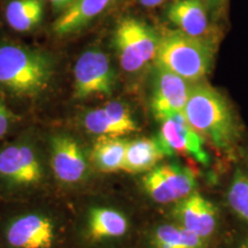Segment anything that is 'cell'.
<instances>
[{
    "label": "cell",
    "instance_id": "1",
    "mask_svg": "<svg viewBox=\"0 0 248 248\" xmlns=\"http://www.w3.org/2000/svg\"><path fill=\"white\" fill-rule=\"evenodd\" d=\"M55 75L53 57L42 49L13 42L0 43V89L20 98L47 91Z\"/></svg>",
    "mask_w": 248,
    "mask_h": 248
},
{
    "label": "cell",
    "instance_id": "2",
    "mask_svg": "<svg viewBox=\"0 0 248 248\" xmlns=\"http://www.w3.org/2000/svg\"><path fill=\"white\" fill-rule=\"evenodd\" d=\"M183 114L192 128L214 146L229 148L237 140L238 124L230 101L206 79L192 84Z\"/></svg>",
    "mask_w": 248,
    "mask_h": 248
},
{
    "label": "cell",
    "instance_id": "3",
    "mask_svg": "<svg viewBox=\"0 0 248 248\" xmlns=\"http://www.w3.org/2000/svg\"><path fill=\"white\" fill-rule=\"evenodd\" d=\"M218 46L190 37L173 28H160V42L154 64L190 83L206 79L212 71Z\"/></svg>",
    "mask_w": 248,
    "mask_h": 248
},
{
    "label": "cell",
    "instance_id": "4",
    "mask_svg": "<svg viewBox=\"0 0 248 248\" xmlns=\"http://www.w3.org/2000/svg\"><path fill=\"white\" fill-rule=\"evenodd\" d=\"M159 42L160 28L133 14L121 15L111 33L121 69L129 75H137L154 64Z\"/></svg>",
    "mask_w": 248,
    "mask_h": 248
},
{
    "label": "cell",
    "instance_id": "5",
    "mask_svg": "<svg viewBox=\"0 0 248 248\" xmlns=\"http://www.w3.org/2000/svg\"><path fill=\"white\" fill-rule=\"evenodd\" d=\"M170 28L219 46L228 26L219 22L203 0H170L162 6Z\"/></svg>",
    "mask_w": 248,
    "mask_h": 248
},
{
    "label": "cell",
    "instance_id": "6",
    "mask_svg": "<svg viewBox=\"0 0 248 248\" xmlns=\"http://www.w3.org/2000/svg\"><path fill=\"white\" fill-rule=\"evenodd\" d=\"M116 70L104 49L90 47L77 59L74 67V93L78 99L104 98L113 94Z\"/></svg>",
    "mask_w": 248,
    "mask_h": 248
},
{
    "label": "cell",
    "instance_id": "7",
    "mask_svg": "<svg viewBox=\"0 0 248 248\" xmlns=\"http://www.w3.org/2000/svg\"><path fill=\"white\" fill-rule=\"evenodd\" d=\"M60 230L52 217L38 213L16 216L5 226V248H59Z\"/></svg>",
    "mask_w": 248,
    "mask_h": 248
},
{
    "label": "cell",
    "instance_id": "8",
    "mask_svg": "<svg viewBox=\"0 0 248 248\" xmlns=\"http://www.w3.org/2000/svg\"><path fill=\"white\" fill-rule=\"evenodd\" d=\"M44 169L36 148L27 141L9 144L0 151V181L16 187L38 185Z\"/></svg>",
    "mask_w": 248,
    "mask_h": 248
},
{
    "label": "cell",
    "instance_id": "9",
    "mask_svg": "<svg viewBox=\"0 0 248 248\" xmlns=\"http://www.w3.org/2000/svg\"><path fill=\"white\" fill-rule=\"evenodd\" d=\"M193 83L154 64L152 70L151 109L159 122L184 111Z\"/></svg>",
    "mask_w": 248,
    "mask_h": 248
},
{
    "label": "cell",
    "instance_id": "10",
    "mask_svg": "<svg viewBox=\"0 0 248 248\" xmlns=\"http://www.w3.org/2000/svg\"><path fill=\"white\" fill-rule=\"evenodd\" d=\"M195 176L190 169L177 164L154 167L142 177L146 193L157 203H171L193 193Z\"/></svg>",
    "mask_w": 248,
    "mask_h": 248
},
{
    "label": "cell",
    "instance_id": "11",
    "mask_svg": "<svg viewBox=\"0 0 248 248\" xmlns=\"http://www.w3.org/2000/svg\"><path fill=\"white\" fill-rule=\"evenodd\" d=\"M160 123L156 140L164 156L187 154L202 164L209 162L208 154L202 145V137L187 123L184 114H175Z\"/></svg>",
    "mask_w": 248,
    "mask_h": 248
},
{
    "label": "cell",
    "instance_id": "12",
    "mask_svg": "<svg viewBox=\"0 0 248 248\" xmlns=\"http://www.w3.org/2000/svg\"><path fill=\"white\" fill-rule=\"evenodd\" d=\"M51 168L62 184L82 182L88 173V161L80 145L70 136L59 133L51 138Z\"/></svg>",
    "mask_w": 248,
    "mask_h": 248
},
{
    "label": "cell",
    "instance_id": "13",
    "mask_svg": "<svg viewBox=\"0 0 248 248\" xmlns=\"http://www.w3.org/2000/svg\"><path fill=\"white\" fill-rule=\"evenodd\" d=\"M122 1L123 0H74L59 14L52 26V31L59 37L75 35L106 16L122 4Z\"/></svg>",
    "mask_w": 248,
    "mask_h": 248
},
{
    "label": "cell",
    "instance_id": "14",
    "mask_svg": "<svg viewBox=\"0 0 248 248\" xmlns=\"http://www.w3.org/2000/svg\"><path fill=\"white\" fill-rule=\"evenodd\" d=\"M217 212L215 206L199 193H191L179 200L173 207V218L201 238L210 240L217 228Z\"/></svg>",
    "mask_w": 248,
    "mask_h": 248
},
{
    "label": "cell",
    "instance_id": "15",
    "mask_svg": "<svg viewBox=\"0 0 248 248\" xmlns=\"http://www.w3.org/2000/svg\"><path fill=\"white\" fill-rule=\"evenodd\" d=\"M128 218L119 210L94 207L90 210L84 230V241L91 247H101L121 241L129 233Z\"/></svg>",
    "mask_w": 248,
    "mask_h": 248
},
{
    "label": "cell",
    "instance_id": "16",
    "mask_svg": "<svg viewBox=\"0 0 248 248\" xmlns=\"http://www.w3.org/2000/svg\"><path fill=\"white\" fill-rule=\"evenodd\" d=\"M209 240L199 237L184 226L161 224L148 234L146 248H208Z\"/></svg>",
    "mask_w": 248,
    "mask_h": 248
},
{
    "label": "cell",
    "instance_id": "17",
    "mask_svg": "<svg viewBox=\"0 0 248 248\" xmlns=\"http://www.w3.org/2000/svg\"><path fill=\"white\" fill-rule=\"evenodd\" d=\"M44 0H9L4 9L5 21L16 32L35 30L44 18Z\"/></svg>",
    "mask_w": 248,
    "mask_h": 248
},
{
    "label": "cell",
    "instance_id": "18",
    "mask_svg": "<svg viewBox=\"0 0 248 248\" xmlns=\"http://www.w3.org/2000/svg\"><path fill=\"white\" fill-rule=\"evenodd\" d=\"M162 157L164 154L156 139H135L128 142L122 170L130 173L150 171Z\"/></svg>",
    "mask_w": 248,
    "mask_h": 248
},
{
    "label": "cell",
    "instance_id": "19",
    "mask_svg": "<svg viewBox=\"0 0 248 248\" xmlns=\"http://www.w3.org/2000/svg\"><path fill=\"white\" fill-rule=\"evenodd\" d=\"M128 140L122 137H100L92 151V159L99 170L115 172L122 170Z\"/></svg>",
    "mask_w": 248,
    "mask_h": 248
},
{
    "label": "cell",
    "instance_id": "20",
    "mask_svg": "<svg viewBox=\"0 0 248 248\" xmlns=\"http://www.w3.org/2000/svg\"><path fill=\"white\" fill-rule=\"evenodd\" d=\"M86 131L99 137H121L105 106L90 109L83 117Z\"/></svg>",
    "mask_w": 248,
    "mask_h": 248
},
{
    "label": "cell",
    "instance_id": "21",
    "mask_svg": "<svg viewBox=\"0 0 248 248\" xmlns=\"http://www.w3.org/2000/svg\"><path fill=\"white\" fill-rule=\"evenodd\" d=\"M229 204L233 212L248 224V175L235 172L228 193Z\"/></svg>",
    "mask_w": 248,
    "mask_h": 248
},
{
    "label": "cell",
    "instance_id": "22",
    "mask_svg": "<svg viewBox=\"0 0 248 248\" xmlns=\"http://www.w3.org/2000/svg\"><path fill=\"white\" fill-rule=\"evenodd\" d=\"M104 106L110 115L111 121H113L114 125L116 126L121 137L124 135H128V133L137 131V124H136L131 110L125 102L121 100H110Z\"/></svg>",
    "mask_w": 248,
    "mask_h": 248
},
{
    "label": "cell",
    "instance_id": "23",
    "mask_svg": "<svg viewBox=\"0 0 248 248\" xmlns=\"http://www.w3.org/2000/svg\"><path fill=\"white\" fill-rule=\"evenodd\" d=\"M219 22L229 27L230 0H203Z\"/></svg>",
    "mask_w": 248,
    "mask_h": 248
},
{
    "label": "cell",
    "instance_id": "24",
    "mask_svg": "<svg viewBox=\"0 0 248 248\" xmlns=\"http://www.w3.org/2000/svg\"><path fill=\"white\" fill-rule=\"evenodd\" d=\"M14 117L12 111L0 101V139L4 138L13 124Z\"/></svg>",
    "mask_w": 248,
    "mask_h": 248
},
{
    "label": "cell",
    "instance_id": "25",
    "mask_svg": "<svg viewBox=\"0 0 248 248\" xmlns=\"http://www.w3.org/2000/svg\"><path fill=\"white\" fill-rule=\"evenodd\" d=\"M136 1L142 8L154 9L157 7H162V6L166 5L170 0H136Z\"/></svg>",
    "mask_w": 248,
    "mask_h": 248
},
{
    "label": "cell",
    "instance_id": "26",
    "mask_svg": "<svg viewBox=\"0 0 248 248\" xmlns=\"http://www.w3.org/2000/svg\"><path fill=\"white\" fill-rule=\"evenodd\" d=\"M49 4H51L52 8L54 9L57 13L60 14L61 12H63L68 6H69L74 0H48Z\"/></svg>",
    "mask_w": 248,
    "mask_h": 248
},
{
    "label": "cell",
    "instance_id": "27",
    "mask_svg": "<svg viewBox=\"0 0 248 248\" xmlns=\"http://www.w3.org/2000/svg\"><path fill=\"white\" fill-rule=\"evenodd\" d=\"M239 248H248V238H247V239H245L243 243H241Z\"/></svg>",
    "mask_w": 248,
    "mask_h": 248
}]
</instances>
